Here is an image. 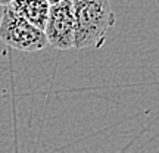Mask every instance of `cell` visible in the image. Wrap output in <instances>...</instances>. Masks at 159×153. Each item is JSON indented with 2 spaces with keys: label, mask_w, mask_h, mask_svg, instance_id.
Masks as SVG:
<instances>
[{
  "label": "cell",
  "mask_w": 159,
  "mask_h": 153,
  "mask_svg": "<svg viewBox=\"0 0 159 153\" xmlns=\"http://www.w3.org/2000/svg\"><path fill=\"white\" fill-rule=\"evenodd\" d=\"M75 16L74 49H99L116 22L111 0H72Z\"/></svg>",
  "instance_id": "obj_1"
},
{
  "label": "cell",
  "mask_w": 159,
  "mask_h": 153,
  "mask_svg": "<svg viewBox=\"0 0 159 153\" xmlns=\"http://www.w3.org/2000/svg\"><path fill=\"white\" fill-rule=\"evenodd\" d=\"M9 7L25 21L44 31L50 11V5L46 0H13Z\"/></svg>",
  "instance_id": "obj_4"
},
{
  "label": "cell",
  "mask_w": 159,
  "mask_h": 153,
  "mask_svg": "<svg viewBox=\"0 0 159 153\" xmlns=\"http://www.w3.org/2000/svg\"><path fill=\"white\" fill-rule=\"evenodd\" d=\"M47 3L50 6H55V5H59V3H62V2H65V0H46Z\"/></svg>",
  "instance_id": "obj_6"
},
{
  "label": "cell",
  "mask_w": 159,
  "mask_h": 153,
  "mask_svg": "<svg viewBox=\"0 0 159 153\" xmlns=\"http://www.w3.org/2000/svg\"><path fill=\"white\" fill-rule=\"evenodd\" d=\"M13 0H0V6L2 7H6V6H11V3Z\"/></svg>",
  "instance_id": "obj_5"
},
{
  "label": "cell",
  "mask_w": 159,
  "mask_h": 153,
  "mask_svg": "<svg viewBox=\"0 0 159 153\" xmlns=\"http://www.w3.org/2000/svg\"><path fill=\"white\" fill-rule=\"evenodd\" d=\"M0 40L19 52H39L47 46L44 31L25 21L9 6L3 7L2 12Z\"/></svg>",
  "instance_id": "obj_2"
},
{
  "label": "cell",
  "mask_w": 159,
  "mask_h": 153,
  "mask_svg": "<svg viewBox=\"0 0 159 153\" xmlns=\"http://www.w3.org/2000/svg\"><path fill=\"white\" fill-rule=\"evenodd\" d=\"M47 44L59 50H69L75 43V16L72 0L50 6L44 28Z\"/></svg>",
  "instance_id": "obj_3"
}]
</instances>
